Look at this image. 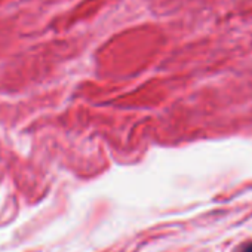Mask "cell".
<instances>
[{
  "label": "cell",
  "mask_w": 252,
  "mask_h": 252,
  "mask_svg": "<svg viewBox=\"0 0 252 252\" xmlns=\"http://www.w3.org/2000/svg\"><path fill=\"white\" fill-rule=\"evenodd\" d=\"M240 252H252V242L251 243H248V245H245L243 248H242V251Z\"/></svg>",
  "instance_id": "6da1fadb"
}]
</instances>
